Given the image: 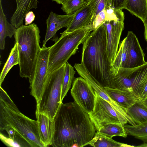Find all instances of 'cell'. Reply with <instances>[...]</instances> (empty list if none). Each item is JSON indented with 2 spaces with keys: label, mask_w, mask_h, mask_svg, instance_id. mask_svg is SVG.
Segmentation results:
<instances>
[{
  "label": "cell",
  "mask_w": 147,
  "mask_h": 147,
  "mask_svg": "<svg viewBox=\"0 0 147 147\" xmlns=\"http://www.w3.org/2000/svg\"><path fill=\"white\" fill-rule=\"evenodd\" d=\"M54 120L53 147H84L89 144L96 133L88 113L75 101L62 103Z\"/></svg>",
  "instance_id": "6da1fadb"
},
{
  "label": "cell",
  "mask_w": 147,
  "mask_h": 147,
  "mask_svg": "<svg viewBox=\"0 0 147 147\" xmlns=\"http://www.w3.org/2000/svg\"><path fill=\"white\" fill-rule=\"evenodd\" d=\"M107 36L104 24L90 33L82 44L81 62L99 86L116 88L113 67L106 53Z\"/></svg>",
  "instance_id": "7a4b0ae2"
},
{
  "label": "cell",
  "mask_w": 147,
  "mask_h": 147,
  "mask_svg": "<svg viewBox=\"0 0 147 147\" xmlns=\"http://www.w3.org/2000/svg\"><path fill=\"white\" fill-rule=\"evenodd\" d=\"M6 127L13 129L31 147H45L40 140L37 121L21 113L0 86V130Z\"/></svg>",
  "instance_id": "3957f363"
},
{
  "label": "cell",
  "mask_w": 147,
  "mask_h": 147,
  "mask_svg": "<svg viewBox=\"0 0 147 147\" xmlns=\"http://www.w3.org/2000/svg\"><path fill=\"white\" fill-rule=\"evenodd\" d=\"M40 31L34 23L22 25L16 29L14 35L15 43L18 46L19 60V74L21 77L32 81L41 48Z\"/></svg>",
  "instance_id": "277c9868"
},
{
  "label": "cell",
  "mask_w": 147,
  "mask_h": 147,
  "mask_svg": "<svg viewBox=\"0 0 147 147\" xmlns=\"http://www.w3.org/2000/svg\"><path fill=\"white\" fill-rule=\"evenodd\" d=\"M90 25L69 33H61V36L50 47L47 74L58 69L76 54L79 46L83 44L90 34Z\"/></svg>",
  "instance_id": "5b68a950"
},
{
  "label": "cell",
  "mask_w": 147,
  "mask_h": 147,
  "mask_svg": "<svg viewBox=\"0 0 147 147\" xmlns=\"http://www.w3.org/2000/svg\"><path fill=\"white\" fill-rule=\"evenodd\" d=\"M65 64L47 74L41 99L35 114L42 113L52 120L62 103L61 96Z\"/></svg>",
  "instance_id": "8992f818"
},
{
  "label": "cell",
  "mask_w": 147,
  "mask_h": 147,
  "mask_svg": "<svg viewBox=\"0 0 147 147\" xmlns=\"http://www.w3.org/2000/svg\"><path fill=\"white\" fill-rule=\"evenodd\" d=\"M94 92L96 98L94 107L88 114L97 131L102 126L111 123H119L123 126L127 123L133 125H136L127 113L115 109Z\"/></svg>",
  "instance_id": "52a82bcc"
},
{
  "label": "cell",
  "mask_w": 147,
  "mask_h": 147,
  "mask_svg": "<svg viewBox=\"0 0 147 147\" xmlns=\"http://www.w3.org/2000/svg\"><path fill=\"white\" fill-rule=\"evenodd\" d=\"M114 80L116 88L133 92L139 98L147 83V62L136 67L119 68Z\"/></svg>",
  "instance_id": "ba28073f"
},
{
  "label": "cell",
  "mask_w": 147,
  "mask_h": 147,
  "mask_svg": "<svg viewBox=\"0 0 147 147\" xmlns=\"http://www.w3.org/2000/svg\"><path fill=\"white\" fill-rule=\"evenodd\" d=\"M71 93L74 101L88 113L93 110L96 95L90 84L82 77L74 79Z\"/></svg>",
  "instance_id": "9c48e42d"
},
{
  "label": "cell",
  "mask_w": 147,
  "mask_h": 147,
  "mask_svg": "<svg viewBox=\"0 0 147 147\" xmlns=\"http://www.w3.org/2000/svg\"><path fill=\"white\" fill-rule=\"evenodd\" d=\"M50 47H42L39 53L34 77L30 83V94L35 98L36 105L39 103L46 79Z\"/></svg>",
  "instance_id": "30bf717a"
},
{
  "label": "cell",
  "mask_w": 147,
  "mask_h": 147,
  "mask_svg": "<svg viewBox=\"0 0 147 147\" xmlns=\"http://www.w3.org/2000/svg\"><path fill=\"white\" fill-rule=\"evenodd\" d=\"M98 0H90L85 6L77 11L66 29L63 33L66 34L91 25L94 20Z\"/></svg>",
  "instance_id": "8fae6325"
},
{
  "label": "cell",
  "mask_w": 147,
  "mask_h": 147,
  "mask_svg": "<svg viewBox=\"0 0 147 147\" xmlns=\"http://www.w3.org/2000/svg\"><path fill=\"white\" fill-rule=\"evenodd\" d=\"M104 24L107 29L106 53L112 65L118 50L120 37L124 28V23L123 21L111 20L106 22Z\"/></svg>",
  "instance_id": "7c38bea8"
},
{
  "label": "cell",
  "mask_w": 147,
  "mask_h": 147,
  "mask_svg": "<svg viewBox=\"0 0 147 147\" xmlns=\"http://www.w3.org/2000/svg\"><path fill=\"white\" fill-rule=\"evenodd\" d=\"M74 14L60 15L51 11L46 20L47 25L45 39L43 42L42 47L46 46L47 42L53 37L55 41L58 38L56 37L57 32L63 28H67L71 21Z\"/></svg>",
  "instance_id": "4fadbf2b"
},
{
  "label": "cell",
  "mask_w": 147,
  "mask_h": 147,
  "mask_svg": "<svg viewBox=\"0 0 147 147\" xmlns=\"http://www.w3.org/2000/svg\"><path fill=\"white\" fill-rule=\"evenodd\" d=\"M129 40L126 51L127 62L126 68L140 66L146 62L145 55L138 39L132 31H128L127 35Z\"/></svg>",
  "instance_id": "5bb4252c"
},
{
  "label": "cell",
  "mask_w": 147,
  "mask_h": 147,
  "mask_svg": "<svg viewBox=\"0 0 147 147\" xmlns=\"http://www.w3.org/2000/svg\"><path fill=\"white\" fill-rule=\"evenodd\" d=\"M36 116L41 142L45 147L51 145L55 130L54 120L42 113H38Z\"/></svg>",
  "instance_id": "9a60e30c"
},
{
  "label": "cell",
  "mask_w": 147,
  "mask_h": 147,
  "mask_svg": "<svg viewBox=\"0 0 147 147\" xmlns=\"http://www.w3.org/2000/svg\"><path fill=\"white\" fill-rule=\"evenodd\" d=\"M16 9L10 18V22L17 29L23 25L26 13L31 9L37 8L38 0H15Z\"/></svg>",
  "instance_id": "2e32d148"
},
{
  "label": "cell",
  "mask_w": 147,
  "mask_h": 147,
  "mask_svg": "<svg viewBox=\"0 0 147 147\" xmlns=\"http://www.w3.org/2000/svg\"><path fill=\"white\" fill-rule=\"evenodd\" d=\"M104 88L110 98L126 109L139 101L138 97L133 92L116 88L105 87Z\"/></svg>",
  "instance_id": "e0dca14e"
},
{
  "label": "cell",
  "mask_w": 147,
  "mask_h": 147,
  "mask_svg": "<svg viewBox=\"0 0 147 147\" xmlns=\"http://www.w3.org/2000/svg\"><path fill=\"white\" fill-rule=\"evenodd\" d=\"M2 0H0V49L3 50L5 47V38H11L14 35L16 28L7 20L2 8Z\"/></svg>",
  "instance_id": "ac0fdd59"
},
{
  "label": "cell",
  "mask_w": 147,
  "mask_h": 147,
  "mask_svg": "<svg viewBox=\"0 0 147 147\" xmlns=\"http://www.w3.org/2000/svg\"><path fill=\"white\" fill-rule=\"evenodd\" d=\"M125 9L143 23L147 19V0H127Z\"/></svg>",
  "instance_id": "d6986e66"
},
{
  "label": "cell",
  "mask_w": 147,
  "mask_h": 147,
  "mask_svg": "<svg viewBox=\"0 0 147 147\" xmlns=\"http://www.w3.org/2000/svg\"><path fill=\"white\" fill-rule=\"evenodd\" d=\"M126 113L136 125L147 122V109L140 101L126 109Z\"/></svg>",
  "instance_id": "ffe728a7"
},
{
  "label": "cell",
  "mask_w": 147,
  "mask_h": 147,
  "mask_svg": "<svg viewBox=\"0 0 147 147\" xmlns=\"http://www.w3.org/2000/svg\"><path fill=\"white\" fill-rule=\"evenodd\" d=\"M99 134L111 138L115 136H120L125 138L127 137L124 126L119 123H111L101 127L97 131Z\"/></svg>",
  "instance_id": "44dd1931"
},
{
  "label": "cell",
  "mask_w": 147,
  "mask_h": 147,
  "mask_svg": "<svg viewBox=\"0 0 147 147\" xmlns=\"http://www.w3.org/2000/svg\"><path fill=\"white\" fill-rule=\"evenodd\" d=\"M89 145L95 147H123L133 146L119 142L99 134L97 132Z\"/></svg>",
  "instance_id": "7402d4cb"
},
{
  "label": "cell",
  "mask_w": 147,
  "mask_h": 147,
  "mask_svg": "<svg viewBox=\"0 0 147 147\" xmlns=\"http://www.w3.org/2000/svg\"><path fill=\"white\" fill-rule=\"evenodd\" d=\"M124 127L127 135L141 140L143 143L147 142V122L135 125L126 124Z\"/></svg>",
  "instance_id": "603a6c76"
},
{
  "label": "cell",
  "mask_w": 147,
  "mask_h": 147,
  "mask_svg": "<svg viewBox=\"0 0 147 147\" xmlns=\"http://www.w3.org/2000/svg\"><path fill=\"white\" fill-rule=\"evenodd\" d=\"M19 63L18 48L17 44L15 43L11 49L9 56L5 63L0 76V86L3 82L5 78L12 67Z\"/></svg>",
  "instance_id": "cb8c5ba5"
},
{
  "label": "cell",
  "mask_w": 147,
  "mask_h": 147,
  "mask_svg": "<svg viewBox=\"0 0 147 147\" xmlns=\"http://www.w3.org/2000/svg\"><path fill=\"white\" fill-rule=\"evenodd\" d=\"M75 73L74 67L67 62L65 64V72L62 85L61 96V101L62 102L71 87L74 80Z\"/></svg>",
  "instance_id": "d4e9b609"
},
{
  "label": "cell",
  "mask_w": 147,
  "mask_h": 147,
  "mask_svg": "<svg viewBox=\"0 0 147 147\" xmlns=\"http://www.w3.org/2000/svg\"><path fill=\"white\" fill-rule=\"evenodd\" d=\"M0 138L2 142L9 147H31L30 144L16 132L12 138L6 137L1 132Z\"/></svg>",
  "instance_id": "484cf974"
},
{
  "label": "cell",
  "mask_w": 147,
  "mask_h": 147,
  "mask_svg": "<svg viewBox=\"0 0 147 147\" xmlns=\"http://www.w3.org/2000/svg\"><path fill=\"white\" fill-rule=\"evenodd\" d=\"M89 0H67L62 4L61 9L66 14H72L89 3Z\"/></svg>",
  "instance_id": "4316f807"
},
{
  "label": "cell",
  "mask_w": 147,
  "mask_h": 147,
  "mask_svg": "<svg viewBox=\"0 0 147 147\" xmlns=\"http://www.w3.org/2000/svg\"><path fill=\"white\" fill-rule=\"evenodd\" d=\"M105 22L111 20L124 22L125 15L122 10L110 6L107 4L105 7Z\"/></svg>",
  "instance_id": "83f0119b"
},
{
  "label": "cell",
  "mask_w": 147,
  "mask_h": 147,
  "mask_svg": "<svg viewBox=\"0 0 147 147\" xmlns=\"http://www.w3.org/2000/svg\"><path fill=\"white\" fill-rule=\"evenodd\" d=\"M105 22V10L104 9L99 13L95 16L91 24L92 31L97 29Z\"/></svg>",
  "instance_id": "f1b7e54d"
},
{
  "label": "cell",
  "mask_w": 147,
  "mask_h": 147,
  "mask_svg": "<svg viewBox=\"0 0 147 147\" xmlns=\"http://www.w3.org/2000/svg\"><path fill=\"white\" fill-rule=\"evenodd\" d=\"M108 5L115 8L122 10L125 9L127 0H107Z\"/></svg>",
  "instance_id": "f546056e"
},
{
  "label": "cell",
  "mask_w": 147,
  "mask_h": 147,
  "mask_svg": "<svg viewBox=\"0 0 147 147\" xmlns=\"http://www.w3.org/2000/svg\"><path fill=\"white\" fill-rule=\"evenodd\" d=\"M107 4V0H98L96 7L94 18L99 13L105 9L106 6Z\"/></svg>",
  "instance_id": "4dcf8cb0"
},
{
  "label": "cell",
  "mask_w": 147,
  "mask_h": 147,
  "mask_svg": "<svg viewBox=\"0 0 147 147\" xmlns=\"http://www.w3.org/2000/svg\"><path fill=\"white\" fill-rule=\"evenodd\" d=\"M35 15L32 11H29L26 14L25 17V25L30 24L34 20Z\"/></svg>",
  "instance_id": "1f68e13d"
},
{
  "label": "cell",
  "mask_w": 147,
  "mask_h": 147,
  "mask_svg": "<svg viewBox=\"0 0 147 147\" xmlns=\"http://www.w3.org/2000/svg\"><path fill=\"white\" fill-rule=\"evenodd\" d=\"M147 96V83L143 89L139 99L140 101L143 100Z\"/></svg>",
  "instance_id": "d6a6232c"
},
{
  "label": "cell",
  "mask_w": 147,
  "mask_h": 147,
  "mask_svg": "<svg viewBox=\"0 0 147 147\" xmlns=\"http://www.w3.org/2000/svg\"><path fill=\"white\" fill-rule=\"evenodd\" d=\"M143 23L144 27V37L147 43V19Z\"/></svg>",
  "instance_id": "836d02e7"
},
{
  "label": "cell",
  "mask_w": 147,
  "mask_h": 147,
  "mask_svg": "<svg viewBox=\"0 0 147 147\" xmlns=\"http://www.w3.org/2000/svg\"><path fill=\"white\" fill-rule=\"evenodd\" d=\"M140 101L142 106L147 109V96L143 100Z\"/></svg>",
  "instance_id": "e575fe53"
},
{
  "label": "cell",
  "mask_w": 147,
  "mask_h": 147,
  "mask_svg": "<svg viewBox=\"0 0 147 147\" xmlns=\"http://www.w3.org/2000/svg\"><path fill=\"white\" fill-rule=\"evenodd\" d=\"M52 1H55L59 4L62 5L66 2L67 0H51Z\"/></svg>",
  "instance_id": "d590c367"
},
{
  "label": "cell",
  "mask_w": 147,
  "mask_h": 147,
  "mask_svg": "<svg viewBox=\"0 0 147 147\" xmlns=\"http://www.w3.org/2000/svg\"><path fill=\"white\" fill-rule=\"evenodd\" d=\"M89 0V1H90V0Z\"/></svg>",
  "instance_id": "8d00e7d4"
}]
</instances>
